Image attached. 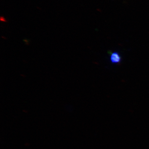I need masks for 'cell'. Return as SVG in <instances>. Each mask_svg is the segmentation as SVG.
Here are the masks:
<instances>
[{
    "label": "cell",
    "instance_id": "cell-1",
    "mask_svg": "<svg viewBox=\"0 0 149 149\" xmlns=\"http://www.w3.org/2000/svg\"><path fill=\"white\" fill-rule=\"evenodd\" d=\"M109 61L113 64H119L122 61V57L119 52L116 51L108 52Z\"/></svg>",
    "mask_w": 149,
    "mask_h": 149
},
{
    "label": "cell",
    "instance_id": "cell-2",
    "mask_svg": "<svg viewBox=\"0 0 149 149\" xmlns=\"http://www.w3.org/2000/svg\"><path fill=\"white\" fill-rule=\"evenodd\" d=\"M1 21L4 22H6L7 21L6 20L5 18L4 17L1 16V18H0Z\"/></svg>",
    "mask_w": 149,
    "mask_h": 149
}]
</instances>
